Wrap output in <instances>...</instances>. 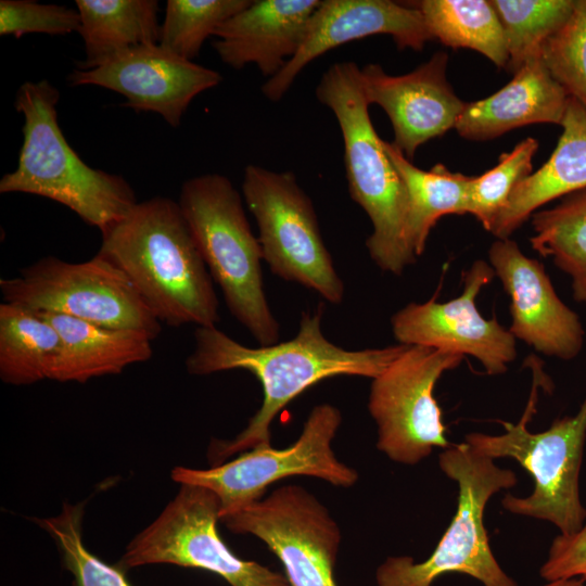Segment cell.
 Segmentation results:
<instances>
[{
    "instance_id": "cell-1",
    "label": "cell",
    "mask_w": 586,
    "mask_h": 586,
    "mask_svg": "<svg viewBox=\"0 0 586 586\" xmlns=\"http://www.w3.org/2000/svg\"><path fill=\"white\" fill-rule=\"evenodd\" d=\"M323 307L302 314L296 335L285 342L247 347L217 327H196L194 348L184 364L190 374L206 375L243 369L263 386V403L246 428L230 441L214 440L208 460L216 467L235 454L270 444L272 420L291 400L317 382L335 375L375 378L406 348L396 344L382 348L348 351L322 333Z\"/></svg>"
},
{
    "instance_id": "cell-16",
    "label": "cell",
    "mask_w": 586,
    "mask_h": 586,
    "mask_svg": "<svg viewBox=\"0 0 586 586\" xmlns=\"http://www.w3.org/2000/svg\"><path fill=\"white\" fill-rule=\"evenodd\" d=\"M489 265L510 296L508 329L538 353L570 360L584 344L578 316L558 296L542 263L530 258L511 239H497L488 251Z\"/></svg>"
},
{
    "instance_id": "cell-13",
    "label": "cell",
    "mask_w": 586,
    "mask_h": 586,
    "mask_svg": "<svg viewBox=\"0 0 586 586\" xmlns=\"http://www.w3.org/2000/svg\"><path fill=\"white\" fill-rule=\"evenodd\" d=\"M238 534H251L281 561L290 586H337L333 576L341 531L328 509L297 485L220 519Z\"/></svg>"
},
{
    "instance_id": "cell-2",
    "label": "cell",
    "mask_w": 586,
    "mask_h": 586,
    "mask_svg": "<svg viewBox=\"0 0 586 586\" xmlns=\"http://www.w3.org/2000/svg\"><path fill=\"white\" fill-rule=\"evenodd\" d=\"M97 254L127 276L161 323L220 321L214 281L178 202L160 195L138 202L102 235Z\"/></svg>"
},
{
    "instance_id": "cell-9",
    "label": "cell",
    "mask_w": 586,
    "mask_h": 586,
    "mask_svg": "<svg viewBox=\"0 0 586 586\" xmlns=\"http://www.w3.org/2000/svg\"><path fill=\"white\" fill-rule=\"evenodd\" d=\"M242 192L271 272L315 291L331 304L342 303L343 280L323 242L313 202L295 175L249 165Z\"/></svg>"
},
{
    "instance_id": "cell-26",
    "label": "cell",
    "mask_w": 586,
    "mask_h": 586,
    "mask_svg": "<svg viewBox=\"0 0 586 586\" xmlns=\"http://www.w3.org/2000/svg\"><path fill=\"white\" fill-rule=\"evenodd\" d=\"M411 5L421 12L433 39L454 49H472L496 66H507L506 37L491 1L422 0Z\"/></svg>"
},
{
    "instance_id": "cell-25",
    "label": "cell",
    "mask_w": 586,
    "mask_h": 586,
    "mask_svg": "<svg viewBox=\"0 0 586 586\" xmlns=\"http://www.w3.org/2000/svg\"><path fill=\"white\" fill-rule=\"evenodd\" d=\"M60 346L58 331L39 313L0 304V379L4 383L51 380Z\"/></svg>"
},
{
    "instance_id": "cell-21",
    "label": "cell",
    "mask_w": 586,
    "mask_h": 586,
    "mask_svg": "<svg viewBox=\"0 0 586 586\" xmlns=\"http://www.w3.org/2000/svg\"><path fill=\"white\" fill-rule=\"evenodd\" d=\"M562 133L550 157L512 190L489 232L508 239L543 205L586 188V110L569 98Z\"/></svg>"
},
{
    "instance_id": "cell-34",
    "label": "cell",
    "mask_w": 586,
    "mask_h": 586,
    "mask_svg": "<svg viewBox=\"0 0 586 586\" xmlns=\"http://www.w3.org/2000/svg\"><path fill=\"white\" fill-rule=\"evenodd\" d=\"M539 575L547 582L560 578L586 582V521L575 533L553 538Z\"/></svg>"
},
{
    "instance_id": "cell-7",
    "label": "cell",
    "mask_w": 586,
    "mask_h": 586,
    "mask_svg": "<svg viewBox=\"0 0 586 586\" xmlns=\"http://www.w3.org/2000/svg\"><path fill=\"white\" fill-rule=\"evenodd\" d=\"M441 470L458 485L455 515L431 556L388 557L375 572L377 586H432L444 574L473 577L482 586H517L496 560L484 525L492 496L515 485V473L498 467L467 442L451 444L438 455Z\"/></svg>"
},
{
    "instance_id": "cell-29",
    "label": "cell",
    "mask_w": 586,
    "mask_h": 586,
    "mask_svg": "<svg viewBox=\"0 0 586 586\" xmlns=\"http://www.w3.org/2000/svg\"><path fill=\"white\" fill-rule=\"evenodd\" d=\"M251 0H168L158 44L188 61L200 53L216 29L245 9Z\"/></svg>"
},
{
    "instance_id": "cell-35",
    "label": "cell",
    "mask_w": 586,
    "mask_h": 586,
    "mask_svg": "<svg viewBox=\"0 0 586 586\" xmlns=\"http://www.w3.org/2000/svg\"><path fill=\"white\" fill-rule=\"evenodd\" d=\"M544 586H586L585 582L581 578H560L550 581Z\"/></svg>"
},
{
    "instance_id": "cell-27",
    "label": "cell",
    "mask_w": 586,
    "mask_h": 586,
    "mask_svg": "<svg viewBox=\"0 0 586 586\" xmlns=\"http://www.w3.org/2000/svg\"><path fill=\"white\" fill-rule=\"evenodd\" d=\"M531 217L532 249L571 278L574 300L586 305V188Z\"/></svg>"
},
{
    "instance_id": "cell-24",
    "label": "cell",
    "mask_w": 586,
    "mask_h": 586,
    "mask_svg": "<svg viewBox=\"0 0 586 586\" xmlns=\"http://www.w3.org/2000/svg\"><path fill=\"white\" fill-rule=\"evenodd\" d=\"M383 149L405 183L409 211L407 243L419 257L437 220L445 215H464L470 176L450 171L444 164L424 170L415 166L393 142H382Z\"/></svg>"
},
{
    "instance_id": "cell-3",
    "label": "cell",
    "mask_w": 586,
    "mask_h": 586,
    "mask_svg": "<svg viewBox=\"0 0 586 586\" xmlns=\"http://www.w3.org/2000/svg\"><path fill=\"white\" fill-rule=\"evenodd\" d=\"M60 91L48 80L18 88L15 110L23 114V143L15 170L0 180V193H27L58 202L101 235L138 203L118 175L87 165L65 139L58 120Z\"/></svg>"
},
{
    "instance_id": "cell-22",
    "label": "cell",
    "mask_w": 586,
    "mask_h": 586,
    "mask_svg": "<svg viewBox=\"0 0 586 586\" xmlns=\"http://www.w3.org/2000/svg\"><path fill=\"white\" fill-rule=\"evenodd\" d=\"M58 331L61 346L51 380L85 383L90 379L118 374L128 366L148 361L153 356L145 333L113 329L77 318L37 311Z\"/></svg>"
},
{
    "instance_id": "cell-20",
    "label": "cell",
    "mask_w": 586,
    "mask_h": 586,
    "mask_svg": "<svg viewBox=\"0 0 586 586\" xmlns=\"http://www.w3.org/2000/svg\"><path fill=\"white\" fill-rule=\"evenodd\" d=\"M568 102L569 95L537 56L494 94L466 102L455 128L462 138L483 141L532 124L561 125Z\"/></svg>"
},
{
    "instance_id": "cell-28",
    "label": "cell",
    "mask_w": 586,
    "mask_h": 586,
    "mask_svg": "<svg viewBox=\"0 0 586 586\" xmlns=\"http://www.w3.org/2000/svg\"><path fill=\"white\" fill-rule=\"evenodd\" d=\"M506 37L513 74L542 56L545 42L569 20L575 0H491Z\"/></svg>"
},
{
    "instance_id": "cell-14",
    "label": "cell",
    "mask_w": 586,
    "mask_h": 586,
    "mask_svg": "<svg viewBox=\"0 0 586 586\" xmlns=\"http://www.w3.org/2000/svg\"><path fill=\"white\" fill-rule=\"evenodd\" d=\"M495 277L494 269L475 260L463 275L462 293L445 303H409L391 319L395 340L476 358L488 374H501L517 357L515 337L476 306L481 290Z\"/></svg>"
},
{
    "instance_id": "cell-8",
    "label": "cell",
    "mask_w": 586,
    "mask_h": 586,
    "mask_svg": "<svg viewBox=\"0 0 586 586\" xmlns=\"http://www.w3.org/2000/svg\"><path fill=\"white\" fill-rule=\"evenodd\" d=\"M3 302L34 311L71 316L98 326L145 333L162 332L127 276L95 254L81 263L44 256L12 278L0 279Z\"/></svg>"
},
{
    "instance_id": "cell-6",
    "label": "cell",
    "mask_w": 586,
    "mask_h": 586,
    "mask_svg": "<svg viewBox=\"0 0 586 586\" xmlns=\"http://www.w3.org/2000/svg\"><path fill=\"white\" fill-rule=\"evenodd\" d=\"M532 368L533 385L521 419L517 423L499 421L505 429L501 434L473 432L466 435L464 442L494 460L514 459L532 475V494H507L501 500L506 510L549 521L560 534L570 535L586 521L578 488L586 440V396L574 416L557 419L543 432H531L527 425L536 412L538 387L548 388L550 383L537 361Z\"/></svg>"
},
{
    "instance_id": "cell-23",
    "label": "cell",
    "mask_w": 586,
    "mask_h": 586,
    "mask_svg": "<svg viewBox=\"0 0 586 586\" xmlns=\"http://www.w3.org/2000/svg\"><path fill=\"white\" fill-rule=\"evenodd\" d=\"M75 4L86 52L79 68L99 66L133 47L158 43L156 0H76Z\"/></svg>"
},
{
    "instance_id": "cell-17",
    "label": "cell",
    "mask_w": 586,
    "mask_h": 586,
    "mask_svg": "<svg viewBox=\"0 0 586 586\" xmlns=\"http://www.w3.org/2000/svg\"><path fill=\"white\" fill-rule=\"evenodd\" d=\"M391 35L398 49L422 50L433 40L421 12L390 0H323L313 13L296 54L263 85L264 95L282 99L303 68L331 49L372 35Z\"/></svg>"
},
{
    "instance_id": "cell-12",
    "label": "cell",
    "mask_w": 586,
    "mask_h": 586,
    "mask_svg": "<svg viewBox=\"0 0 586 586\" xmlns=\"http://www.w3.org/2000/svg\"><path fill=\"white\" fill-rule=\"evenodd\" d=\"M462 359L459 354L407 345L372 379L368 410L377 424V448L391 460L416 464L435 447L451 445L434 388L441 375Z\"/></svg>"
},
{
    "instance_id": "cell-15",
    "label": "cell",
    "mask_w": 586,
    "mask_h": 586,
    "mask_svg": "<svg viewBox=\"0 0 586 586\" xmlns=\"http://www.w3.org/2000/svg\"><path fill=\"white\" fill-rule=\"evenodd\" d=\"M222 80L219 72L184 60L157 44L125 50L93 68L68 75L74 86L93 85L126 98L137 112L160 114L178 127L191 101Z\"/></svg>"
},
{
    "instance_id": "cell-18",
    "label": "cell",
    "mask_w": 586,
    "mask_h": 586,
    "mask_svg": "<svg viewBox=\"0 0 586 586\" xmlns=\"http://www.w3.org/2000/svg\"><path fill=\"white\" fill-rule=\"evenodd\" d=\"M447 63L448 54L436 52L404 75H388L379 64L360 68L366 100L385 111L394 130L393 143L408 160L420 145L455 128L466 105L447 81Z\"/></svg>"
},
{
    "instance_id": "cell-30",
    "label": "cell",
    "mask_w": 586,
    "mask_h": 586,
    "mask_svg": "<svg viewBox=\"0 0 586 586\" xmlns=\"http://www.w3.org/2000/svg\"><path fill=\"white\" fill-rule=\"evenodd\" d=\"M538 141L525 138L481 176L471 177L466 214L474 216L486 231L506 205L514 187L533 173L532 160Z\"/></svg>"
},
{
    "instance_id": "cell-11",
    "label": "cell",
    "mask_w": 586,
    "mask_h": 586,
    "mask_svg": "<svg viewBox=\"0 0 586 586\" xmlns=\"http://www.w3.org/2000/svg\"><path fill=\"white\" fill-rule=\"evenodd\" d=\"M219 512L212 491L180 484L160 515L128 544L120 565L167 563L215 573L230 586H290L285 575L228 548L217 532Z\"/></svg>"
},
{
    "instance_id": "cell-19",
    "label": "cell",
    "mask_w": 586,
    "mask_h": 586,
    "mask_svg": "<svg viewBox=\"0 0 586 586\" xmlns=\"http://www.w3.org/2000/svg\"><path fill=\"white\" fill-rule=\"evenodd\" d=\"M319 0H255L222 23L213 47L235 69L254 64L275 77L300 49Z\"/></svg>"
},
{
    "instance_id": "cell-32",
    "label": "cell",
    "mask_w": 586,
    "mask_h": 586,
    "mask_svg": "<svg viewBox=\"0 0 586 586\" xmlns=\"http://www.w3.org/2000/svg\"><path fill=\"white\" fill-rule=\"evenodd\" d=\"M542 58L569 98L586 110V0H575L569 20L543 46Z\"/></svg>"
},
{
    "instance_id": "cell-5",
    "label": "cell",
    "mask_w": 586,
    "mask_h": 586,
    "mask_svg": "<svg viewBox=\"0 0 586 586\" xmlns=\"http://www.w3.org/2000/svg\"><path fill=\"white\" fill-rule=\"evenodd\" d=\"M178 204L230 314L259 345L278 343L280 327L264 289L262 246L233 183L218 174L190 178Z\"/></svg>"
},
{
    "instance_id": "cell-31",
    "label": "cell",
    "mask_w": 586,
    "mask_h": 586,
    "mask_svg": "<svg viewBox=\"0 0 586 586\" xmlns=\"http://www.w3.org/2000/svg\"><path fill=\"white\" fill-rule=\"evenodd\" d=\"M82 505L64 504L56 517L38 523L55 540L76 586H130L124 573L88 551L82 543Z\"/></svg>"
},
{
    "instance_id": "cell-33",
    "label": "cell",
    "mask_w": 586,
    "mask_h": 586,
    "mask_svg": "<svg viewBox=\"0 0 586 586\" xmlns=\"http://www.w3.org/2000/svg\"><path fill=\"white\" fill-rule=\"evenodd\" d=\"M80 17L77 10L58 4H42L33 0L0 1V35L40 33L66 35L79 31Z\"/></svg>"
},
{
    "instance_id": "cell-10",
    "label": "cell",
    "mask_w": 586,
    "mask_h": 586,
    "mask_svg": "<svg viewBox=\"0 0 586 586\" xmlns=\"http://www.w3.org/2000/svg\"><path fill=\"white\" fill-rule=\"evenodd\" d=\"M341 422L335 406L316 405L293 445L283 449L259 445L205 470L176 467L171 479L212 491L219 499V520L259 500L269 485L290 476H314L333 486L352 487L357 471L341 462L332 449Z\"/></svg>"
},
{
    "instance_id": "cell-4",
    "label": "cell",
    "mask_w": 586,
    "mask_h": 586,
    "mask_svg": "<svg viewBox=\"0 0 586 586\" xmlns=\"http://www.w3.org/2000/svg\"><path fill=\"white\" fill-rule=\"evenodd\" d=\"M359 73L355 62L332 64L316 97L339 123L349 194L373 228L366 241L369 255L380 269L399 276L417 259L406 237L408 193L372 125Z\"/></svg>"
}]
</instances>
